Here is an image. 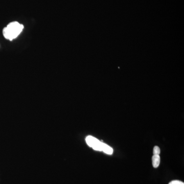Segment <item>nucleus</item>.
I'll return each instance as SVG.
<instances>
[{
    "mask_svg": "<svg viewBox=\"0 0 184 184\" xmlns=\"http://www.w3.org/2000/svg\"><path fill=\"white\" fill-rule=\"evenodd\" d=\"M23 28V25L17 21H14L9 24L7 27L4 28L3 33L5 39L12 41L19 35Z\"/></svg>",
    "mask_w": 184,
    "mask_h": 184,
    "instance_id": "nucleus-1",
    "label": "nucleus"
},
{
    "mask_svg": "<svg viewBox=\"0 0 184 184\" xmlns=\"http://www.w3.org/2000/svg\"><path fill=\"white\" fill-rule=\"evenodd\" d=\"M86 142L87 145L93 149L97 151H102L103 146L104 143L91 136H87L86 138Z\"/></svg>",
    "mask_w": 184,
    "mask_h": 184,
    "instance_id": "nucleus-2",
    "label": "nucleus"
},
{
    "mask_svg": "<svg viewBox=\"0 0 184 184\" xmlns=\"http://www.w3.org/2000/svg\"><path fill=\"white\" fill-rule=\"evenodd\" d=\"M161 159L159 155H153L152 157V163L154 168H158L160 164Z\"/></svg>",
    "mask_w": 184,
    "mask_h": 184,
    "instance_id": "nucleus-3",
    "label": "nucleus"
},
{
    "mask_svg": "<svg viewBox=\"0 0 184 184\" xmlns=\"http://www.w3.org/2000/svg\"><path fill=\"white\" fill-rule=\"evenodd\" d=\"M102 151L108 155H112L113 153V149L110 146L107 145L106 144L104 143L103 146Z\"/></svg>",
    "mask_w": 184,
    "mask_h": 184,
    "instance_id": "nucleus-4",
    "label": "nucleus"
},
{
    "mask_svg": "<svg viewBox=\"0 0 184 184\" xmlns=\"http://www.w3.org/2000/svg\"><path fill=\"white\" fill-rule=\"evenodd\" d=\"M160 152H161V150L160 149V148L157 146H155L153 150V155H159Z\"/></svg>",
    "mask_w": 184,
    "mask_h": 184,
    "instance_id": "nucleus-5",
    "label": "nucleus"
},
{
    "mask_svg": "<svg viewBox=\"0 0 184 184\" xmlns=\"http://www.w3.org/2000/svg\"><path fill=\"white\" fill-rule=\"evenodd\" d=\"M169 184H184V183L180 180H175L171 181Z\"/></svg>",
    "mask_w": 184,
    "mask_h": 184,
    "instance_id": "nucleus-6",
    "label": "nucleus"
}]
</instances>
